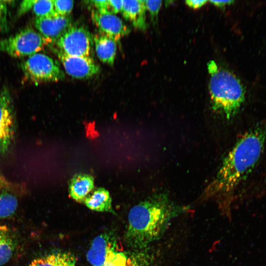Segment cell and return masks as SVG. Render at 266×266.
Segmentation results:
<instances>
[{"instance_id":"6da1fadb","label":"cell","mask_w":266,"mask_h":266,"mask_svg":"<svg viewBox=\"0 0 266 266\" xmlns=\"http://www.w3.org/2000/svg\"><path fill=\"white\" fill-rule=\"evenodd\" d=\"M266 143V119L256 124L238 139L201 197L204 200L229 199L259 161Z\"/></svg>"},{"instance_id":"7a4b0ae2","label":"cell","mask_w":266,"mask_h":266,"mask_svg":"<svg viewBox=\"0 0 266 266\" xmlns=\"http://www.w3.org/2000/svg\"><path fill=\"white\" fill-rule=\"evenodd\" d=\"M188 208L178 205L166 193L153 195L133 206L128 217L127 243L142 249L164 234L171 222Z\"/></svg>"},{"instance_id":"3957f363","label":"cell","mask_w":266,"mask_h":266,"mask_svg":"<svg viewBox=\"0 0 266 266\" xmlns=\"http://www.w3.org/2000/svg\"><path fill=\"white\" fill-rule=\"evenodd\" d=\"M207 68L212 109L229 120L236 114L244 101L243 86L234 74L219 68L214 61H210Z\"/></svg>"},{"instance_id":"277c9868","label":"cell","mask_w":266,"mask_h":266,"mask_svg":"<svg viewBox=\"0 0 266 266\" xmlns=\"http://www.w3.org/2000/svg\"><path fill=\"white\" fill-rule=\"evenodd\" d=\"M20 68L25 78L34 84L58 82L65 76L56 60L39 52L28 57L21 64Z\"/></svg>"},{"instance_id":"5b68a950","label":"cell","mask_w":266,"mask_h":266,"mask_svg":"<svg viewBox=\"0 0 266 266\" xmlns=\"http://www.w3.org/2000/svg\"><path fill=\"white\" fill-rule=\"evenodd\" d=\"M48 43L37 31L26 27L0 39V52L14 58L29 57L39 53Z\"/></svg>"},{"instance_id":"8992f818","label":"cell","mask_w":266,"mask_h":266,"mask_svg":"<svg viewBox=\"0 0 266 266\" xmlns=\"http://www.w3.org/2000/svg\"><path fill=\"white\" fill-rule=\"evenodd\" d=\"M92 38L88 30L81 26H71L56 44L58 49L70 56H89Z\"/></svg>"},{"instance_id":"52a82bcc","label":"cell","mask_w":266,"mask_h":266,"mask_svg":"<svg viewBox=\"0 0 266 266\" xmlns=\"http://www.w3.org/2000/svg\"><path fill=\"white\" fill-rule=\"evenodd\" d=\"M121 251L114 235L103 233L93 239L87 253V260L91 266H101Z\"/></svg>"},{"instance_id":"ba28073f","label":"cell","mask_w":266,"mask_h":266,"mask_svg":"<svg viewBox=\"0 0 266 266\" xmlns=\"http://www.w3.org/2000/svg\"><path fill=\"white\" fill-rule=\"evenodd\" d=\"M53 51L63 65L66 72L71 77L78 79L91 78L100 72V67L89 56H68L57 48Z\"/></svg>"},{"instance_id":"9c48e42d","label":"cell","mask_w":266,"mask_h":266,"mask_svg":"<svg viewBox=\"0 0 266 266\" xmlns=\"http://www.w3.org/2000/svg\"><path fill=\"white\" fill-rule=\"evenodd\" d=\"M14 121L11 98L7 90L0 91V154L9 148L14 134Z\"/></svg>"},{"instance_id":"30bf717a","label":"cell","mask_w":266,"mask_h":266,"mask_svg":"<svg viewBox=\"0 0 266 266\" xmlns=\"http://www.w3.org/2000/svg\"><path fill=\"white\" fill-rule=\"evenodd\" d=\"M72 20L68 16L56 14L54 15L35 18L34 26L37 32L48 43H56L59 39L70 28Z\"/></svg>"},{"instance_id":"8fae6325","label":"cell","mask_w":266,"mask_h":266,"mask_svg":"<svg viewBox=\"0 0 266 266\" xmlns=\"http://www.w3.org/2000/svg\"><path fill=\"white\" fill-rule=\"evenodd\" d=\"M91 18L100 33L113 38L117 42L130 32L129 27L115 15L101 13L93 9L91 11Z\"/></svg>"},{"instance_id":"7c38bea8","label":"cell","mask_w":266,"mask_h":266,"mask_svg":"<svg viewBox=\"0 0 266 266\" xmlns=\"http://www.w3.org/2000/svg\"><path fill=\"white\" fill-rule=\"evenodd\" d=\"M146 11L145 0H123L121 12L123 17L130 22L134 27L139 30L144 31L147 28Z\"/></svg>"},{"instance_id":"4fadbf2b","label":"cell","mask_w":266,"mask_h":266,"mask_svg":"<svg viewBox=\"0 0 266 266\" xmlns=\"http://www.w3.org/2000/svg\"><path fill=\"white\" fill-rule=\"evenodd\" d=\"M97 56L104 64L112 66L117 52V42L113 38L100 33L93 38Z\"/></svg>"},{"instance_id":"5bb4252c","label":"cell","mask_w":266,"mask_h":266,"mask_svg":"<svg viewBox=\"0 0 266 266\" xmlns=\"http://www.w3.org/2000/svg\"><path fill=\"white\" fill-rule=\"evenodd\" d=\"M94 188V180L92 176L87 174H77L70 180L68 192L74 200L83 201Z\"/></svg>"},{"instance_id":"9a60e30c","label":"cell","mask_w":266,"mask_h":266,"mask_svg":"<svg viewBox=\"0 0 266 266\" xmlns=\"http://www.w3.org/2000/svg\"><path fill=\"white\" fill-rule=\"evenodd\" d=\"M90 209L98 212H112V200L109 192L99 188L88 195L83 201Z\"/></svg>"},{"instance_id":"2e32d148","label":"cell","mask_w":266,"mask_h":266,"mask_svg":"<svg viewBox=\"0 0 266 266\" xmlns=\"http://www.w3.org/2000/svg\"><path fill=\"white\" fill-rule=\"evenodd\" d=\"M29 266H77V264L71 253L56 252L33 260Z\"/></svg>"},{"instance_id":"e0dca14e","label":"cell","mask_w":266,"mask_h":266,"mask_svg":"<svg viewBox=\"0 0 266 266\" xmlns=\"http://www.w3.org/2000/svg\"><path fill=\"white\" fill-rule=\"evenodd\" d=\"M14 248V240L8 231L0 226V266L9 261Z\"/></svg>"},{"instance_id":"ac0fdd59","label":"cell","mask_w":266,"mask_h":266,"mask_svg":"<svg viewBox=\"0 0 266 266\" xmlns=\"http://www.w3.org/2000/svg\"><path fill=\"white\" fill-rule=\"evenodd\" d=\"M17 206V199L14 195L3 191L0 194V218L12 215Z\"/></svg>"},{"instance_id":"d6986e66","label":"cell","mask_w":266,"mask_h":266,"mask_svg":"<svg viewBox=\"0 0 266 266\" xmlns=\"http://www.w3.org/2000/svg\"><path fill=\"white\" fill-rule=\"evenodd\" d=\"M32 11L36 18L49 17L56 14L53 0H35L32 8Z\"/></svg>"},{"instance_id":"ffe728a7","label":"cell","mask_w":266,"mask_h":266,"mask_svg":"<svg viewBox=\"0 0 266 266\" xmlns=\"http://www.w3.org/2000/svg\"><path fill=\"white\" fill-rule=\"evenodd\" d=\"M14 1L0 0V33L7 32L10 28L8 6Z\"/></svg>"},{"instance_id":"44dd1931","label":"cell","mask_w":266,"mask_h":266,"mask_svg":"<svg viewBox=\"0 0 266 266\" xmlns=\"http://www.w3.org/2000/svg\"><path fill=\"white\" fill-rule=\"evenodd\" d=\"M101 266H138L136 262L122 251Z\"/></svg>"},{"instance_id":"7402d4cb","label":"cell","mask_w":266,"mask_h":266,"mask_svg":"<svg viewBox=\"0 0 266 266\" xmlns=\"http://www.w3.org/2000/svg\"><path fill=\"white\" fill-rule=\"evenodd\" d=\"M54 10L59 15L68 16L73 8L74 1L72 0H53Z\"/></svg>"},{"instance_id":"603a6c76","label":"cell","mask_w":266,"mask_h":266,"mask_svg":"<svg viewBox=\"0 0 266 266\" xmlns=\"http://www.w3.org/2000/svg\"><path fill=\"white\" fill-rule=\"evenodd\" d=\"M162 3L161 0H145L146 10L150 13L152 20L154 22L157 21Z\"/></svg>"},{"instance_id":"cb8c5ba5","label":"cell","mask_w":266,"mask_h":266,"mask_svg":"<svg viewBox=\"0 0 266 266\" xmlns=\"http://www.w3.org/2000/svg\"><path fill=\"white\" fill-rule=\"evenodd\" d=\"M123 0H108L107 14L115 15L121 11Z\"/></svg>"},{"instance_id":"d4e9b609","label":"cell","mask_w":266,"mask_h":266,"mask_svg":"<svg viewBox=\"0 0 266 266\" xmlns=\"http://www.w3.org/2000/svg\"><path fill=\"white\" fill-rule=\"evenodd\" d=\"M35 0H25L22 1L18 8L17 15L21 16L32 10Z\"/></svg>"},{"instance_id":"484cf974","label":"cell","mask_w":266,"mask_h":266,"mask_svg":"<svg viewBox=\"0 0 266 266\" xmlns=\"http://www.w3.org/2000/svg\"><path fill=\"white\" fill-rule=\"evenodd\" d=\"M207 0H188L185 1L186 4L189 6L194 9H198L203 5H204Z\"/></svg>"},{"instance_id":"4316f807","label":"cell","mask_w":266,"mask_h":266,"mask_svg":"<svg viewBox=\"0 0 266 266\" xmlns=\"http://www.w3.org/2000/svg\"><path fill=\"white\" fill-rule=\"evenodd\" d=\"M210 2L218 7H224L233 3V0H210Z\"/></svg>"},{"instance_id":"83f0119b","label":"cell","mask_w":266,"mask_h":266,"mask_svg":"<svg viewBox=\"0 0 266 266\" xmlns=\"http://www.w3.org/2000/svg\"><path fill=\"white\" fill-rule=\"evenodd\" d=\"M5 181L4 178L0 174V194L3 191V189L4 188Z\"/></svg>"}]
</instances>
